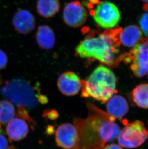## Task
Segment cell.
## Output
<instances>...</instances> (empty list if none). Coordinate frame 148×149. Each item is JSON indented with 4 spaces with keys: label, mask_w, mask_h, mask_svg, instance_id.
<instances>
[{
    "label": "cell",
    "mask_w": 148,
    "mask_h": 149,
    "mask_svg": "<svg viewBox=\"0 0 148 149\" xmlns=\"http://www.w3.org/2000/svg\"><path fill=\"white\" fill-rule=\"evenodd\" d=\"M88 116L77 117L74 125L78 139L73 149H102L106 143L117 139L120 128L115 119L89 101L86 102Z\"/></svg>",
    "instance_id": "obj_1"
},
{
    "label": "cell",
    "mask_w": 148,
    "mask_h": 149,
    "mask_svg": "<svg viewBox=\"0 0 148 149\" xmlns=\"http://www.w3.org/2000/svg\"><path fill=\"white\" fill-rule=\"evenodd\" d=\"M121 28L107 30L96 37H86L77 46V55L83 58L96 59L106 65L116 64Z\"/></svg>",
    "instance_id": "obj_2"
},
{
    "label": "cell",
    "mask_w": 148,
    "mask_h": 149,
    "mask_svg": "<svg viewBox=\"0 0 148 149\" xmlns=\"http://www.w3.org/2000/svg\"><path fill=\"white\" fill-rule=\"evenodd\" d=\"M3 97L17 107V111L32 110L38 103L46 104L48 100L41 94L39 85L34 86L22 78L7 81L1 89Z\"/></svg>",
    "instance_id": "obj_3"
},
{
    "label": "cell",
    "mask_w": 148,
    "mask_h": 149,
    "mask_svg": "<svg viewBox=\"0 0 148 149\" xmlns=\"http://www.w3.org/2000/svg\"><path fill=\"white\" fill-rule=\"evenodd\" d=\"M116 78L110 69L104 66L96 68L86 81L82 80L81 96L106 103L116 92Z\"/></svg>",
    "instance_id": "obj_4"
},
{
    "label": "cell",
    "mask_w": 148,
    "mask_h": 149,
    "mask_svg": "<svg viewBox=\"0 0 148 149\" xmlns=\"http://www.w3.org/2000/svg\"><path fill=\"white\" fill-rule=\"evenodd\" d=\"M148 138V130L144 123L133 121L125 124L118 136V144L124 148L134 149L142 145Z\"/></svg>",
    "instance_id": "obj_5"
},
{
    "label": "cell",
    "mask_w": 148,
    "mask_h": 149,
    "mask_svg": "<svg viewBox=\"0 0 148 149\" xmlns=\"http://www.w3.org/2000/svg\"><path fill=\"white\" fill-rule=\"evenodd\" d=\"M126 61L131 62V69L137 77H143L148 74V38L141 39L125 57Z\"/></svg>",
    "instance_id": "obj_6"
},
{
    "label": "cell",
    "mask_w": 148,
    "mask_h": 149,
    "mask_svg": "<svg viewBox=\"0 0 148 149\" xmlns=\"http://www.w3.org/2000/svg\"><path fill=\"white\" fill-rule=\"evenodd\" d=\"M93 19L100 27L113 28L121 19L120 11L116 6L110 1H102L97 5L94 11Z\"/></svg>",
    "instance_id": "obj_7"
},
{
    "label": "cell",
    "mask_w": 148,
    "mask_h": 149,
    "mask_svg": "<svg viewBox=\"0 0 148 149\" xmlns=\"http://www.w3.org/2000/svg\"><path fill=\"white\" fill-rule=\"evenodd\" d=\"M63 17L67 25L72 28H77L83 25L86 21L87 10L80 1H70L64 6Z\"/></svg>",
    "instance_id": "obj_8"
},
{
    "label": "cell",
    "mask_w": 148,
    "mask_h": 149,
    "mask_svg": "<svg viewBox=\"0 0 148 149\" xmlns=\"http://www.w3.org/2000/svg\"><path fill=\"white\" fill-rule=\"evenodd\" d=\"M78 133L74 125L66 123L61 124L55 132V141L58 146L64 149H73L77 144Z\"/></svg>",
    "instance_id": "obj_9"
},
{
    "label": "cell",
    "mask_w": 148,
    "mask_h": 149,
    "mask_svg": "<svg viewBox=\"0 0 148 149\" xmlns=\"http://www.w3.org/2000/svg\"><path fill=\"white\" fill-rule=\"evenodd\" d=\"M57 84L59 91L63 95L73 96L81 90L82 80L74 72L68 71L60 75Z\"/></svg>",
    "instance_id": "obj_10"
},
{
    "label": "cell",
    "mask_w": 148,
    "mask_h": 149,
    "mask_svg": "<svg viewBox=\"0 0 148 149\" xmlns=\"http://www.w3.org/2000/svg\"><path fill=\"white\" fill-rule=\"evenodd\" d=\"M13 24L19 33L27 35L35 29V17L28 10L19 9L15 12L13 17Z\"/></svg>",
    "instance_id": "obj_11"
},
{
    "label": "cell",
    "mask_w": 148,
    "mask_h": 149,
    "mask_svg": "<svg viewBox=\"0 0 148 149\" xmlns=\"http://www.w3.org/2000/svg\"><path fill=\"white\" fill-rule=\"evenodd\" d=\"M106 103L107 113L115 119H121L129 111L127 101L120 95H113Z\"/></svg>",
    "instance_id": "obj_12"
},
{
    "label": "cell",
    "mask_w": 148,
    "mask_h": 149,
    "mask_svg": "<svg viewBox=\"0 0 148 149\" xmlns=\"http://www.w3.org/2000/svg\"><path fill=\"white\" fill-rule=\"evenodd\" d=\"M6 131L12 141H21L28 134V125L24 120L21 118H13L8 122Z\"/></svg>",
    "instance_id": "obj_13"
},
{
    "label": "cell",
    "mask_w": 148,
    "mask_h": 149,
    "mask_svg": "<svg viewBox=\"0 0 148 149\" xmlns=\"http://www.w3.org/2000/svg\"><path fill=\"white\" fill-rule=\"evenodd\" d=\"M36 39L38 45L44 49H52L55 44V36L53 30L46 25L39 26Z\"/></svg>",
    "instance_id": "obj_14"
},
{
    "label": "cell",
    "mask_w": 148,
    "mask_h": 149,
    "mask_svg": "<svg viewBox=\"0 0 148 149\" xmlns=\"http://www.w3.org/2000/svg\"><path fill=\"white\" fill-rule=\"evenodd\" d=\"M142 33L141 30L135 25H130L122 30L120 34V42L128 47L135 46L141 40Z\"/></svg>",
    "instance_id": "obj_15"
},
{
    "label": "cell",
    "mask_w": 148,
    "mask_h": 149,
    "mask_svg": "<svg viewBox=\"0 0 148 149\" xmlns=\"http://www.w3.org/2000/svg\"><path fill=\"white\" fill-rule=\"evenodd\" d=\"M60 8L59 0H38L37 3L38 13L45 18L55 16Z\"/></svg>",
    "instance_id": "obj_16"
},
{
    "label": "cell",
    "mask_w": 148,
    "mask_h": 149,
    "mask_svg": "<svg viewBox=\"0 0 148 149\" xmlns=\"http://www.w3.org/2000/svg\"><path fill=\"white\" fill-rule=\"evenodd\" d=\"M132 98L138 107L148 109V84H141L137 86L132 91Z\"/></svg>",
    "instance_id": "obj_17"
},
{
    "label": "cell",
    "mask_w": 148,
    "mask_h": 149,
    "mask_svg": "<svg viewBox=\"0 0 148 149\" xmlns=\"http://www.w3.org/2000/svg\"><path fill=\"white\" fill-rule=\"evenodd\" d=\"M15 114L14 106L9 101H0V122L6 124L12 119Z\"/></svg>",
    "instance_id": "obj_18"
},
{
    "label": "cell",
    "mask_w": 148,
    "mask_h": 149,
    "mask_svg": "<svg viewBox=\"0 0 148 149\" xmlns=\"http://www.w3.org/2000/svg\"><path fill=\"white\" fill-rule=\"evenodd\" d=\"M140 27L146 36L148 37V12L142 15L139 21Z\"/></svg>",
    "instance_id": "obj_19"
},
{
    "label": "cell",
    "mask_w": 148,
    "mask_h": 149,
    "mask_svg": "<svg viewBox=\"0 0 148 149\" xmlns=\"http://www.w3.org/2000/svg\"><path fill=\"white\" fill-rule=\"evenodd\" d=\"M59 114L56 111L53 110H46L44 111L43 116L50 120H55L58 118Z\"/></svg>",
    "instance_id": "obj_20"
},
{
    "label": "cell",
    "mask_w": 148,
    "mask_h": 149,
    "mask_svg": "<svg viewBox=\"0 0 148 149\" xmlns=\"http://www.w3.org/2000/svg\"><path fill=\"white\" fill-rule=\"evenodd\" d=\"M8 62V58L6 53L0 49V70L6 68Z\"/></svg>",
    "instance_id": "obj_21"
},
{
    "label": "cell",
    "mask_w": 148,
    "mask_h": 149,
    "mask_svg": "<svg viewBox=\"0 0 148 149\" xmlns=\"http://www.w3.org/2000/svg\"><path fill=\"white\" fill-rule=\"evenodd\" d=\"M9 147L7 139L0 133V149H8Z\"/></svg>",
    "instance_id": "obj_22"
},
{
    "label": "cell",
    "mask_w": 148,
    "mask_h": 149,
    "mask_svg": "<svg viewBox=\"0 0 148 149\" xmlns=\"http://www.w3.org/2000/svg\"><path fill=\"white\" fill-rule=\"evenodd\" d=\"M102 149H124L118 144L111 143L106 145Z\"/></svg>",
    "instance_id": "obj_23"
},
{
    "label": "cell",
    "mask_w": 148,
    "mask_h": 149,
    "mask_svg": "<svg viewBox=\"0 0 148 149\" xmlns=\"http://www.w3.org/2000/svg\"><path fill=\"white\" fill-rule=\"evenodd\" d=\"M8 149H15V148L13 146H10L9 147Z\"/></svg>",
    "instance_id": "obj_24"
},
{
    "label": "cell",
    "mask_w": 148,
    "mask_h": 149,
    "mask_svg": "<svg viewBox=\"0 0 148 149\" xmlns=\"http://www.w3.org/2000/svg\"><path fill=\"white\" fill-rule=\"evenodd\" d=\"M91 1L93 2V3H98V1H99V0H91Z\"/></svg>",
    "instance_id": "obj_25"
},
{
    "label": "cell",
    "mask_w": 148,
    "mask_h": 149,
    "mask_svg": "<svg viewBox=\"0 0 148 149\" xmlns=\"http://www.w3.org/2000/svg\"><path fill=\"white\" fill-rule=\"evenodd\" d=\"M141 1H144L145 3H148V0H141Z\"/></svg>",
    "instance_id": "obj_26"
},
{
    "label": "cell",
    "mask_w": 148,
    "mask_h": 149,
    "mask_svg": "<svg viewBox=\"0 0 148 149\" xmlns=\"http://www.w3.org/2000/svg\"><path fill=\"white\" fill-rule=\"evenodd\" d=\"M1 128V122H0V130Z\"/></svg>",
    "instance_id": "obj_27"
}]
</instances>
